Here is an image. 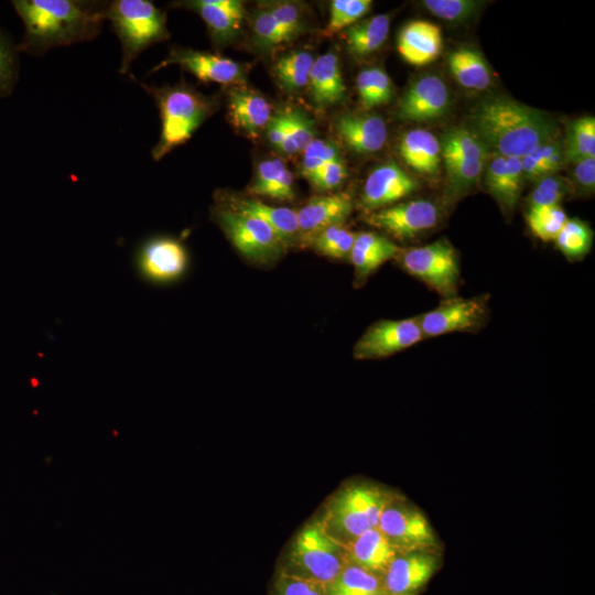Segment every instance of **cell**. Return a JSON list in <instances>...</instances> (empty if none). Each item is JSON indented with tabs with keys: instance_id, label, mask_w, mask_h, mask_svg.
Returning <instances> with one entry per match:
<instances>
[{
	"instance_id": "obj_1",
	"label": "cell",
	"mask_w": 595,
	"mask_h": 595,
	"mask_svg": "<svg viewBox=\"0 0 595 595\" xmlns=\"http://www.w3.org/2000/svg\"><path fill=\"white\" fill-rule=\"evenodd\" d=\"M106 1L13 0L24 33L18 52L41 56L48 51L95 40L106 21Z\"/></svg>"
},
{
	"instance_id": "obj_2",
	"label": "cell",
	"mask_w": 595,
	"mask_h": 595,
	"mask_svg": "<svg viewBox=\"0 0 595 595\" xmlns=\"http://www.w3.org/2000/svg\"><path fill=\"white\" fill-rule=\"evenodd\" d=\"M472 129L491 154L523 158L553 139L547 113L507 97L484 99L472 116Z\"/></svg>"
},
{
	"instance_id": "obj_3",
	"label": "cell",
	"mask_w": 595,
	"mask_h": 595,
	"mask_svg": "<svg viewBox=\"0 0 595 595\" xmlns=\"http://www.w3.org/2000/svg\"><path fill=\"white\" fill-rule=\"evenodd\" d=\"M393 496L372 484L347 485L328 501L320 522L329 537L347 545L365 531L377 528L382 510Z\"/></svg>"
},
{
	"instance_id": "obj_4",
	"label": "cell",
	"mask_w": 595,
	"mask_h": 595,
	"mask_svg": "<svg viewBox=\"0 0 595 595\" xmlns=\"http://www.w3.org/2000/svg\"><path fill=\"white\" fill-rule=\"evenodd\" d=\"M141 86L153 96L159 107L161 132L151 152L153 160L159 161L192 138L209 116L212 106L204 96L185 85Z\"/></svg>"
},
{
	"instance_id": "obj_5",
	"label": "cell",
	"mask_w": 595,
	"mask_h": 595,
	"mask_svg": "<svg viewBox=\"0 0 595 595\" xmlns=\"http://www.w3.org/2000/svg\"><path fill=\"white\" fill-rule=\"evenodd\" d=\"M106 20L110 21L121 45V75L129 73L132 63L144 50L167 36L164 12L149 0L108 2Z\"/></svg>"
},
{
	"instance_id": "obj_6",
	"label": "cell",
	"mask_w": 595,
	"mask_h": 595,
	"mask_svg": "<svg viewBox=\"0 0 595 595\" xmlns=\"http://www.w3.org/2000/svg\"><path fill=\"white\" fill-rule=\"evenodd\" d=\"M347 563L345 545L313 520L298 533L279 571L328 585Z\"/></svg>"
},
{
	"instance_id": "obj_7",
	"label": "cell",
	"mask_w": 595,
	"mask_h": 595,
	"mask_svg": "<svg viewBox=\"0 0 595 595\" xmlns=\"http://www.w3.org/2000/svg\"><path fill=\"white\" fill-rule=\"evenodd\" d=\"M440 143L446 172L444 198L451 204L479 182L491 153L477 133L466 127L448 129Z\"/></svg>"
},
{
	"instance_id": "obj_8",
	"label": "cell",
	"mask_w": 595,
	"mask_h": 595,
	"mask_svg": "<svg viewBox=\"0 0 595 595\" xmlns=\"http://www.w3.org/2000/svg\"><path fill=\"white\" fill-rule=\"evenodd\" d=\"M396 259L407 273L443 299L456 295L461 268L457 251L450 241L439 239L424 246L401 249Z\"/></svg>"
},
{
	"instance_id": "obj_9",
	"label": "cell",
	"mask_w": 595,
	"mask_h": 595,
	"mask_svg": "<svg viewBox=\"0 0 595 595\" xmlns=\"http://www.w3.org/2000/svg\"><path fill=\"white\" fill-rule=\"evenodd\" d=\"M214 216L232 246L252 262L271 263L285 251L286 246L278 234L256 217L227 206L217 207Z\"/></svg>"
},
{
	"instance_id": "obj_10",
	"label": "cell",
	"mask_w": 595,
	"mask_h": 595,
	"mask_svg": "<svg viewBox=\"0 0 595 595\" xmlns=\"http://www.w3.org/2000/svg\"><path fill=\"white\" fill-rule=\"evenodd\" d=\"M190 257L184 244L171 236L155 235L137 245L132 264L137 275L153 285L171 284L188 270Z\"/></svg>"
},
{
	"instance_id": "obj_11",
	"label": "cell",
	"mask_w": 595,
	"mask_h": 595,
	"mask_svg": "<svg viewBox=\"0 0 595 595\" xmlns=\"http://www.w3.org/2000/svg\"><path fill=\"white\" fill-rule=\"evenodd\" d=\"M377 528L398 552H437L440 549V542L424 513L396 495L382 510Z\"/></svg>"
},
{
	"instance_id": "obj_12",
	"label": "cell",
	"mask_w": 595,
	"mask_h": 595,
	"mask_svg": "<svg viewBox=\"0 0 595 595\" xmlns=\"http://www.w3.org/2000/svg\"><path fill=\"white\" fill-rule=\"evenodd\" d=\"M425 339L419 318L380 320L371 324L353 348L355 359H381Z\"/></svg>"
},
{
	"instance_id": "obj_13",
	"label": "cell",
	"mask_w": 595,
	"mask_h": 595,
	"mask_svg": "<svg viewBox=\"0 0 595 595\" xmlns=\"http://www.w3.org/2000/svg\"><path fill=\"white\" fill-rule=\"evenodd\" d=\"M487 300L485 295L443 299L436 307L418 316L425 338L478 329L487 316Z\"/></svg>"
},
{
	"instance_id": "obj_14",
	"label": "cell",
	"mask_w": 595,
	"mask_h": 595,
	"mask_svg": "<svg viewBox=\"0 0 595 595\" xmlns=\"http://www.w3.org/2000/svg\"><path fill=\"white\" fill-rule=\"evenodd\" d=\"M440 566L439 552H398L381 575L382 594L419 595Z\"/></svg>"
},
{
	"instance_id": "obj_15",
	"label": "cell",
	"mask_w": 595,
	"mask_h": 595,
	"mask_svg": "<svg viewBox=\"0 0 595 595\" xmlns=\"http://www.w3.org/2000/svg\"><path fill=\"white\" fill-rule=\"evenodd\" d=\"M440 219L431 201L413 199L374 210L367 221L398 239H409L433 228Z\"/></svg>"
},
{
	"instance_id": "obj_16",
	"label": "cell",
	"mask_w": 595,
	"mask_h": 595,
	"mask_svg": "<svg viewBox=\"0 0 595 595\" xmlns=\"http://www.w3.org/2000/svg\"><path fill=\"white\" fill-rule=\"evenodd\" d=\"M451 96L445 82L436 75H425L413 82L398 106L400 119L428 122L443 117L450 107Z\"/></svg>"
},
{
	"instance_id": "obj_17",
	"label": "cell",
	"mask_w": 595,
	"mask_h": 595,
	"mask_svg": "<svg viewBox=\"0 0 595 595\" xmlns=\"http://www.w3.org/2000/svg\"><path fill=\"white\" fill-rule=\"evenodd\" d=\"M419 183L394 162L377 166L367 176L361 194L366 209L377 210L391 206L415 192Z\"/></svg>"
},
{
	"instance_id": "obj_18",
	"label": "cell",
	"mask_w": 595,
	"mask_h": 595,
	"mask_svg": "<svg viewBox=\"0 0 595 595\" xmlns=\"http://www.w3.org/2000/svg\"><path fill=\"white\" fill-rule=\"evenodd\" d=\"M172 64L180 65L203 83L227 85L241 78V68L232 60L191 48L172 50L167 57L151 69V73Z\"/></svg>"
},
{
	"instance_id": "obj_19",
	"label": "cell",
	"mask_w": 595,
	"mask_h": 595,
	"mask_svg": "<svg viewBox=\"0 0 595 595\" xmlns=\"http://www.w3.org/2000/svg\"><path fill=\"white\" fill-rule=\"evenodd\" d=\"M351 209V197L347 193L313 197L296 212L299 238L304 244H310L324 229L343 225Z\"/></svg>"
},
{
	"instance_id": "obj_20",
	"label": "cell",
	"mask_w": 595,
	"mask_h": 595,
	"mask_svg": "<svg viewBox=\"0 0 595 595\" xmlns=\"http://www.w3.org/2000/svg\"><path fill=\"white\" fill-rule=\"evenodd\" d=\"M442 46L440 26L424 20H414L405 24L397 42L400 55L414 66H423L436 60Z\"/></svg>"
},
{
	"instance_id": "obj_21",
	"label": "cell",
	"mask_w": 595,
	"mask_h": 595,
	"mask_svg": "<svg viewBox=\"0 0 595 595\" xmlns=\"http://www.w3.org/2000/svg\"><path fill=\"white\" fill-rule=\"evenodd\" d=\"M344 143L357 153H374L383 148L388 138L385 120L377 115H344L335 123Z\"/></svg>"
},
{
	"instance_id": "obj_22",
	"label": "cell",
	"mask_w": 595,
	"mask_h": 595,
	"mask_svg": "<svg viewBox=\"0 0 595 595\" xmlns=\"http://www.w3.org/2000/svg\"><path fill=\"white\" fill-rule=\"evenodd\" d=\"M313 102L326 108L344 100L346 87L342 77L338 56L327 52L314 60L309 83Z\"/></svg>"
},
{
	"instance_id": "obj_23",
	"label": "cell",
	"mask_w": 595,
	"mask_h": 595,
	"mask_svg": "<svg viewBox=\"0 0 595 595\" xmlns=\"http://www.w3.org/2000/svg\"><path fill=\"white\" fill-rule=\"evenodd\" d=\"M401 248L385 236L361 231L356 234L349 260L355 268L356 281L363 282L381 264L394 259Z\"/></svg>"
},
{
	"instance_id": "obj_24",
	"label": "cell",
	"mask_w": 595,
	"mask_h": 595,
	"mask_svg": "<svg viewBox=\"0 0 595 595\" xmlns=\"http://www.w3.org/2000/svg\"><path fill=\"white\" fill-rule=\"evenodd\" d=\"M399 153L412 170L425 176L439 174L442 162L441 143L430 131L413 129L399 142Z\"/></svg>"
},
{
	"instance_id": "obj_25",
	"label": "cell",
	"mask_w": 595,
	"mask_h": 595,
	"mask_svg": "<svg viewBox=\"0 0 595 595\" xmlns=\"http://www.w3.org/2000/svg\"><path fill=\"white\" fill-rule=\"evenodd\" d=\"M184 6L202 18L217 41L231 37L240 28L245 14L242 3L236 0H196Z\"/></svg>"
},
{
	"instance_id": "obj_26",
	"label": "cell",
	"mask_w": 595,
	"mask_h": 595,
	"mask_svg": "<svg viewBox=\"0 0 595 595\" xmlns=\"http://www.w3.org/2000/svg\"><path fill=\"white\" fill-rule=\"evenodd\" d=\"M345 548L348 563L380 575L398 553L378 528L365 531Z\"/></svg>"
},
{
	"instance_id": "obj_27",
	"label": "cell",
	"mask_w": 595,
	"mask_h": 595,
	"mask_svg": "<svg viewBox=\"0 0 595 595\" xmlns=\"http://www.w3.org/2000/svg\"><path fill=\"white\" fill-rule=\"evenodd\" d=\"M229 113L237 128L250 137H257L271 119V107L261 95L247 89L234 88L228 98Z\"/></svg>"
},
{
	"instance_id": "obj_28",
	"label": "cell",
	"mask_w": 595,
	"mask_h": 595,
	"mask_svg": "<svg viewBox=\"0 0 595 595\" xmlns=\"http://www.w3.org/2000/svg\"><path fill=\"white\" fill-rule=\"evenodd\" d=\"M228 208L256 217L271 227L288 247L299 237V221L295 210L273 207L256 199L231 201Z\"/></svg>"
},
{
	"instance_id": "obj_29",
	"label": "cell",
	"mask_w": 595,
	"mask_h": 595,
	"mask_svg": "<svg viewBox=\"0 0 595 595\" xmlns=\"http://www.w3.org/2000/svg\"><path fill=\"white\" fill-rule=\"evenodd\" d=\"M447 66L463 87L485 90L491 85V72L483 54L473 47L461 46L447 56Z\"/></svg>"
},
{
	"instance_id": "obj_30",
	"label": "cell",
	"mask_w": 595,
	"mask_h": 595,
	"mask_svg": "<svg viewBox=\"0 0 595 595\" xmlns=\"http://www.w3.org/2000/svg\"><path fill=\"white\" fill-rule=\"evenodd\" d=\"M390 26L388 14L374 15L355 23L346 30V43L350 53L363 56L377 51L386 41Z\"/></svg>"
},
{
	"instance_id": "obj_31",
	"label": "cell",
	"mask_w": 595,
	"mask_h": 595,
	"mask_svg": "<svg viewBox=\"0 0 595 595\" xmlns=\"http://www.w3.org/2000/svg\"><path fill=\"white\" fill-rule=\"evenodd\" d=\"M326 589L328 595H380L382 594V578L380 574L347 563L326 585Z\"/></svg>"
},
{
	"instance_id": "obj_32",
	"label": "cell",
	"mask_w": 595,
	"mask_h": 595,
	"mask_svg": "<svg viewBox=\"0 0 595 595\" xmlns=\"http://www.w3.org/2000/svg\"><path fill=\"white\" fill-rule=\"evenodd\" d=\"M356 88L364 109L389 102L393 94L392 82L381 67H369L359 72Z\"/></svg>"
},
{
	"instance_id": "obj_33",
	"label": "cell",
	"mask_w": 595,
	"mask_h": 595,
	"mask_svg": "<svg viewBox=\"0 0 595 595\" xmlns=\"http://www.w3.org/2000/svg\"><path fill=\"white\" fill-rule=\"evenodd\" d=\"M594 234L585 221L567 218L554 239L556 249L570 261L584 259L592 249Z\"/></svg>"
},
{
	"instance_id": "obj_34",
	"label": "cell",
	"mask_w": 595,
	"mask_h": 595,
	"mask_svg": "<svg viewBox=\"0 0 595 595\" xmlns=\"http://www.w3.org/2000/svg\"><path fill=\"white\" fill-rule=\"evenodd\" d=\"M563 152L565 161H569L570 163L595 158L594 117H582L567 126Z\"/></svg>"
},
{
	"instance_id": "obj_35",
	"label": "cell",
	"mask_w": 595,
	"mask_h": 595,
	"mask_svg": "<svg viewBox=\"0 0 595 595\" xmlns=\"http://www.w3.org/2000/svg\"><path fill=\"white\" fill-rule=\"evenodd\" d=\"M314 57L309 52H293L278 60L274 74L288 90H296L307 85Z\"/></svg>"
},
{
	"instance_id": "obj_36",
	"label": "cell",
	"mask_w": 595,
	"mask_h": 595,
	"mask_svg": "<svg viewBox=\"0 0 595 595\" xmlns=\"http://www.w3.org/2000/svg\"><path fill=\"white\" fill-rule=\"evenodd\" d=\"M526 219L536 237L542 241H554L567 216L561 205H552L528 208Z\"/></svg>"
},
{
	"instance_id": "obj_37",
	"label": "cell",
	"mask_w": 595,
	"mask_h": 595,
	"mask_svg": "<svg viewBox=\"0 0 595 595\" xmlns=\"http://www.w3.org/2000/svg\"><path fill=\"white\" fill-rule=\"evenodd\" d=\"M355 238L356 232L343 225H335L317 234L309 245L328 258L349 259Z\"/></svg>"
},
{
	"instance_id": "obj_38",
	"label": "cell",
	"mask_w": 595,
	"mask_h": 595,
	"mask_svg": "<svg viewBox=\"0 0 595 595\" xmlns=\"http://www.w3.org/2000/svg\"><path fill=\"white\" fill-rule=\"evenodd\" d=\"M285 116V134L280 150L288 154L303 152L314 140L313 122L300 111H289Z\"/></svg>"
},
{
	"instance_id": "obj_39",
	"label": "cell",
	"mask_w": 595,
	"mask_h": 595,
	"mask_svg": "<svg viewBox=\"0 0 595 595\" xmlns=\"http://www.w3.org/2000/svg\"><path fill=\"white\" fill-rule=\"evenodd\" d=\"M370 0H334L329 4V19L324 35L331 36L349 28L361 19L370 9Z\"/></svg>"
},
{
	"instance_id": "obj_40",
	"label": "cell",
	"mask_w": 595,
	"mask_h": 595,
	"mask_svg": "<svg viewBox=\"0 0 595 595\" xmlns=\"http://www.w3.org/2000/svg\"><path fill=\"white\" fill-rule=\"evenodd\" d=\"M19 52L13 39L0 28V97L10 96L19 82Z\"/></svg>"
},
{
	"instance_id": "obj_41",
	"label": "cell",
	"mask_w": 595,
	"mask_h": 595,
	"mask_svg": "<svg viewBox=\"0 0 595 595\" xmlns=\"http://www.w3.org/2000/svg\"><path fill=\"white\" fill-rule=\"evenodd\" d=\"M483 175L487 192L504 213L511 214L513 210L508 198L506 158L498 154L489 156Z\"/></svg>"
},
{
	"instance_id": "obj_42",
	"label": "cell",
	"mask_w": 595,
	"mask_h": 595,
	"mask_svg": "<svg viewBox=\"0 0 595 595\" xmlns=\"http://www.w3.org/2000/svg\"><path fill=\"white\" fill-rule=\"evenodd\" d=\"M339 158L336 144L329 141L314 139L303 151L302 173L312 182L326 164Z\"/></svg>"
},
{
	"instance_id": "obj_43",
	"label": "cell",
	"mask_w": 595,
	"mask_h": 595,
	"mask_svg": "<svg viewBox=\"0 0 595 595\" xmlns=\"http://www.w3.org/2000/svg\"><path fill=\"white\" fill-rule=\"evenodd\" d=\"M482 2L474 0H424L422 6L433 15L451 22H461L476 13Z\"/></svg>"
},
{
	"instance_id": "obj_44",
	"label": "cell",
	"mask_w": 595,
	"mask_h": 595,
	"mask_svg": "<svg viewBox=\"0 0 595 595\" xmlns=\"http://www.w3.org/2000/svg\"><path fill=\"white\" fill-rule=\"evenodd\" d=\"M569 190L562 177L555 174L545 176L538 181L532 190L528 199V208L560 205Z\"/></svg>"
},
{
	"instance_id": "obj_45",
	"label": "cell",
	"mask_w": 595,
	"mask_h": 595,
	"mask_svg": "<svg viewBox=\"0 0 595 595\" xmlns=\"http://www.w3.org/2000/svg\"><path fill=\"white\" fill-rule=\"evenodd\" d=\"M270 595H328L326 585L278 571Z\"/></svg>"
},
{
	"instance_id": "obj_46",
	"label": "cell",
	"mask_w": 595,
	"mask_h": 595,
	"mask_svg": "<svg viewBox=\"0 0 595 595\" xmlns=\"http://www.w3.org/2000/svg\"><path fill=\"white\" fill-rule=\"evenodd\" d=\"M253 33L263 47H271L286 42L270 10L259 11L253 20Z\"/></svg>"
},
{
	"instance_id": "obj_47",
	"label": "cell",
	"mask_w": 595,
	"mask_h": 595,
	"mask_svg": "<svg viewBox=\"0 0 595 595\" xmlns=\"http://www.w3.org/2000/svg\"><path fill=\"white\" fill-rule=\"evenodd\" d=\"M286 42L301 31V13L292 3H279L269 9Z\"/></svg>"
},
{
	"instance_id": "obj_48",
	"label": "cell",
	"mask_w": 595,
	"mask_h": 595,
	"mask_svg": "<svg viewBox=\"0 0 595 595\" xmlns=\"http://www.w3.org/2000/svg\"><path fill=\"white\" fill-rule=\"evenodd\" d=\"M284 167L285 164L280 159H271L260 162L251 192L256 195L268 196Z\"/></svg>"
},
{
	"instance_id": "obj_49",
	"label": "cell",
	"mask_w": 595,
	"mask_h": 595,
	"mask_svg": "<svg viewBox=\"0 0 595 595\" xmlns=\"http://www.w3.org/2000/svg\"><path fill=\"white\" fill-rule=\"evenodd\" d=\"M572 182L582 195H591L595 190V158L573 163Z\"/></svg>"
},
{
	"instance_id": "obj_50",
	"label": "cell",
	"mask_w": 595,
	"mask_h": 595,
	"mask_svg": "<svg viewBox=\"0 0 595 595\" xmlns=\"http://www.w3.org/2000/svg\"><path fill=\"white\" fill-rule=\"evenodd\" d=\"M347 170L342 158L326 164L313 178L312 183L320 190H334L338 187L345 177Z\"/></svg>"
},
{
	"instance_id": "obj_51",
	"label": "cell",
	"mask_w": 595,
	"mask_h": 595,
	"mask_svg": "<svg viewBox=\"0 0 595 595\" xmlns=\"http://www.w3.org/2000/svg\"><path fill=\"white\" fill-rule=\"evenodd\" d=\"M507 169L508 198L512 210L516 208L522 191L524 176L520 158L505 156Z\"/></svg>"
},
{
	"instance_id": "obj_52",
	"label": "cell",
	"mask_w": 595,
	"mask_h": 595,
	"mask_svg": "<svg viewBox=\"0 0 595 595\" xmlns=\"http://www.w3.org/2000/svg\"><path fill=\"white\" fill-rule=\"evenodd\" d=\"M542 178L559 172L564 164L563 145L559 140L551 139L542 145Z\"/></svg>"
},
{
	"instance_id": "obj_53",
	"label": "cell",
	"mask_w": 595,
	"mask_h": 595,
	"mask_svg": "<svg viewBox=\"0 0 595 595\" xmlns=\"http://www.w3.org/2000/svg\"><path fill=\"white\" fill-rule=\"evenodd\" d=\"M268 196L279 201H292L294 198L293 176L290 170L286 167L282 170Z\"/></svg>"
},
{
	"instance_id": "obj_54",
	"label": "cell",
	"mask_w": 595,
	"mask_h": 595,
	"mask_svg": "<svg viewBox=\"0 0 595 595\" xmlns=\"http://www.w3.org/2000/svg\"><path fill=\"white\" fill-rule=\"evenodd\" d=\"M285 134V116L284 113L271 117L267 126V137L270 143L280 149Z\"/></svg>"
},
{
	"instance_id": "obj_55",
	"label": "cell",
	"mask_w": 595,
	"mask_h": 595,
	"mask_svg": "<svg viewBox=\"0 0 595 595\" xmlns=\"http://www.w3.org/2000/svg\"><path fill=\"white\" fill-rule=\"evenodd\" d=\"M380 595H382V594H380Z\"/></svg>"
}]
</instances>
